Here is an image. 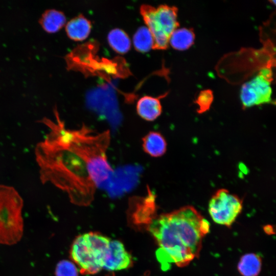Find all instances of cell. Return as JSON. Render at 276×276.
<instances>
[{
	"label": "cell",
	"mask_w": 276,
	"mask_h": 276,
	"mask_svg": "<svg viewBox=\"0 0 276 276\" xmlns=\"http://www.w3.org/2000/svg\"><path fill=\"white\" fill-rule=\"evenodd\" d=\"M149 229L159 247V260L183 267L199 257L210 223L195 208L187 205L154 218Z\"/></svg>",
	"instance_id": "6da1fadb"
},
{
	"label": "cell",
	"mask_w": 276,
	"mask_h": 276,
	"mask_svg": "<svg viewBox=\"0 0 276 276\" xmlns=\"http://www.w3.org/2000/svg\"><path fill=\"white\" fill-rule=\"evenodd\" d=\"M35 154L43 183H51L64 191L76 204L91 201L96 187L83 160L71 149L44 138L36 145Z\"/></svg>",
	"instance_id": "7a4b0ae2"
},
{
	"label": "cell",
	"mask_w": 276,
	"mask_h": 276,
	"mask_svg": "<svg viewBox=\"0 0 276 276\" xmlns=\"http://www.w3.org/2000/svg\"><path fill=\"white\" fill-rule=\"evenodd\" d=\"M54 114L56 121L48 118L42 121L49 129L45 137L65 145L83 160L96 188L104 185L113 173L106 155L109 131L95 133L84 126L77 130L66 129L58 113Z\"/></svg>",
	"instance_id": "3957f363"
},
{
	"label": "cell",
	"mask_w": 276,
	"mask_h": 276,
	"mask_svg": "<svg viewBox=\"0 0 276 276\" xmlns=\"http://www.w3.org/2000/svg\"><path fill=\"white\" fill-rule=\"evenodd\" d=\"M23 200L13 187L0 184V244L12 245L22 238Z\"/></svg>",
	"instance_id": "277c9868"
},
{
	"label": "cell",
	"mask_w": 276,
	"mask_h": 276,
	"mask_svg": "<svg viewBox=\"0 0 276 276\" xmlns=\"http://www.w3.org/2000/svg\"><path fill=\"white\" fill-rule=\"evenodd\" d=\"M110 241L108 238L93 232L79 235L75 239L71 257L82 273L95 274L103 269Z\"/></svg>",
	"instance_id": "5b68a950"
},
{
	"label": "cell",
	"mask_w": 276,
	"mask_h": 276,
	"mask_svg": "<svg viewBox=\"0 0 276 276\" xmlns=\"http://www.w3.org/2000/svg\"><path fill=\"white\" fill-rule=\"evenodd\" d=\"M140 12L146 27L153 37L152 49H166L171 35L179 26L177 8L167 5H161L157 7L143 5Z\"/></svg>",
	"instance_id": "8992f818"
},
{
	"label": "cell",
	"mask_w": 276,
	"mask_h": 276,
	"mask_svg": "<svg viewBox=\"0 0 276 276\" xmlns=\"http://www.w3.org/2000/svg\"><path fill=\"white\" fill-rule=\"evenodd\" d=\"M242 200L227 190L221 189L212 196L209 203V213L216 223L230 227L241 213Z\"/></svg>",
	"instance_id": "52a82bcc"
},
{
	"label": "cell",
	"mask_w": 276,
	"mask_h": 276,
	"mask_svg": "<svg viewBox=\"0 0 276 276\" xmlns=\"http://www.w3.org/2000/svg\"><path fill=\"white\" fill-rule=\"evenodd\" d=\"M272 73L269 67L261 69L241 88L240 99L244 108L272 102Z\"/></svg>",
	"instance_id": "ba28073f"
},
{
	"label": "cell",
	"mask_w": 276,
	"mask_h": 276,
	"mask_svg": "<svg viewBox=\"0 0 276 276\" xmlns=\"http://www.w3.org/2000/svg\"><path fill=\"white\" fill-rule=\"evenodd\" d=\"M131 257L124 245L116 240H110L104 260L103 268L108 270H120L128 268Z\"/></svg>",
	"instance_id": "9c48e42d"
},
{
	"label": "cell",
	"mask_w": 276,
	"mask_h": 276,
	"mask_svg": "<svg viewBox=\"0 0 276 276\" xmlns=\"http://www.w3.org/2000/svg\"><path fill=\"white\" fill-rule=\"evenodd\" d=\"M136 111L141 118L147 121L156 120L162 111L159 98L145 96L141 98L136 104Z\"/></svg>",
	"instance_id": "30bf717a"
},
{
	"label": "cell",
	"mask_w": 276,
	"mask_h": 276,
	"mask_svg": "<svg viewBox=\"0 0 276 276\" xmlns=\"http://www.w3.org/2000/svg\"><path fill=\"white\" fill-rule=\"evenodd\" d=\"M142 148L148 155L153 157L163 155L167 150V143L158 132L149 131L142 138Z\"/></svg>",
	"instance_id": "8fae6325"
},
{
	"label": "cell",
	"mask_w": 276,
	"mask_h": 276,
	"mask_svg": "<svg viewBox=\"0 0 276 276\" xmlns=\"http://www.w3.org/2000/svg\"><path fill=\"white\" fill-rule=\"evenodd\" d=\"M91 29L90 21L81 14L70 20L65 27L67 36L76 41H81L86 39L89 35Z\"/></svg>",
	"instance_id": "7c38bea8"
},
{
	"label": "cell",
	"mask_w": 276,
	"mask_h": 276,
	"mask_svg": "<svg viewBox=\"0 0 276 276\" xmlns=\"http://www.w3.org/2000/svg\"><path fill=\"white\" fill-rule=\"evenodd\" d=\"M195 40V33L192 29L177 28L171 35L169 44L177 50L183 51L191 47Z\"/></svg>",
	"instance_id": "4fadbf2b"
},
{
	"label": "cell",
	"mask_w": 276,
	"mask_h": 276,
	"mask_svg": "<svg viewBox=\"0 0 276 276\" xmlns=\"http://www.w3.org/2000/svg\"><path fill=\"white\" fill-rule=\"evenodd\" d=\"M66 18L61 11L56 10L46 11L40 19L43 29L48 33H55L64 25Z\"/></svg>",
	"instance_id": "5bb4252c"
},
{
	"label": "cell",
	"mask_w": 276,
	"mask_h": 276,
	"mask_svg": "<svg viewBox=\"0 0 276 276\" xmlns=\"http://www.w3.org/2000/svg\"><path fill=\"white\" fill-rule=\"evenodd\" d=\"M262 260L257 254H246L240 259L238 270L243 276H257L261 269Z\"/></svg>",
	"instance_id": "9a60e30c"
},
{
	"label": "cell",
	"mask_w": 276,
	"mask_h": 276,
	"mask_svg": "<svg viewBox=\"0 0 276 276\" xmlns=\"http://www.w3.org/2000/svg\"><path fill=\"white\" fill-rule=\"evenodd\" d=\"M108 41L112 49L118 53H126L130 49L131 42L129 36L120 29H113L109 32Z\"/></svg>",
	"instance_id": "2e32d148"
},
{
	"label": "cell",
	"mask_w": 276,
	"mask_h": 276,
	"mask_svg": "<svg viewBox=\"0 0 276 276\" xmlns=\"http://www.w3.org/2000/svg\"><path fill=\"white\" fill-rule=\"evenodd\" d=\"M133 43L135 49L141 52H147L153 48V37L146 26L140 27L133 37Z\"/></svg>",
	"instance_id": "e0dca14e"
},
{
	"label": "cell",
	"mask_w": 276,
	"mask_h": 276,
	"mask_svg": "<svg viewBox=\"0 0 276 276\" xmlns=\"http://www.w3.org/2000/svg\"><path fill=\"white\" fill-rule=\"evenodd\" d=\"M213 99V94L211 90L205 89L201 91L195 101L198 106V113H202L208 110L211 106Z\"/></svg>",
	"instance_id": "ac0fdd59"
},
{
	"label": "cell",
	"mask_w": 276,
	"mask_h": 276,
	"mask_svg": "<svg viewBox=\"0 0 276 276\" xmlns=\"http://www.w3.org/2000/svg\"><path fill=\"white\" fill-rule=\"evenodd\" d=\"M55 276H78V271L72 262L63 260L57 264Z\"/></svg>",
	"instance_id": "d6986e66"
}]
</instances>
